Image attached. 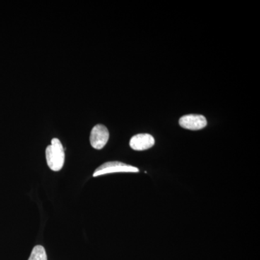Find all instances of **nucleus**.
Returning <instances> with one entry per match:
<instances>
[{"label":"nucleus","mask_w":260,"mask_h":260,"mask_svg":"<svg viewBox=\"0 0 260 260\" xmlns=\"http://www.w3.org/2000/svg\"><path fill=\"white\" fill-rule=\"evenodd\" d=\"M46 158L51 170L59 172L64 164L65 153L60 140L57 138L51 140V144L46 149Z\"/></svg>","instance_id":"nucleus-1"},{"label":"nucleus","mask_w":260,"mask_h":260,"mask_svg":"<svg viewBox=\"0 0 260 260\" xmlns=\"http://www.w3.org/2000/svg\"><path fill=\"white\" fill-rule=\"evenodd\" d=\"M138 172H139V169L133 166L119 161H110L105 162L97 168L93 173V177H97L105 174H114V173Z\"/></svg>","instance_id":"nucleus-2"},{"label":"nucleus","mask_w":260,"mask_h":260,"mask_svg":"<svg viewBox=\"0 0 260 260\" xmlns=\"http://www.w3.org/2000/svg\"><path fill=\"white\" fill-rule=\"evenodd\" d=\"M109 138V130L103 124H97L91 130L90 142L91 146L96 150H101L107 145Z\"/></svg>","instance_id":"nucleus-3"},{"label":"nucleus","mask_w":260,"mask_h":260,"mask_svg":"<svg viewBox=\"0 0 260 260\" xmlns=\"http://www.w3.org/2000/svg\"><path fill=\"white\" fill-rule=\"evenodd\" d=\"M181 127L189 130H200L207 126V119L204 116L200 114H188L183 116L179 119Z\"/></svg>","instance_id":"nucleus-4"},{"label":"nucleus","mask_w":260,"mask_h":260,"mask_svg":"<svg viewBox=\"0 0 260 260\" xmlns=\"http://www.w3.org/2000/svg\"><path fill=\"white\" fill-rule=\"evenodd\" d=\"M155 145V139L151 135L138 134L135 135L129 141L132 149L137 151L148 150Z\"/></svg>","instance_id":"nucleus-5"},{"label":"nucleus","mask_w":260,"mask_h":260,"mask_svg":"<svg viewBox=\"0 0 260 260\" xmlns=\"http://www.w3.org/2000/svg\"><path fill=\"white\" fill-rule=\"evenodd\" d=\"M28 260H47V252L44 246L41 245L34 246Z\"/></svg>","instance_id":"nucleus-6"}]
</instances>
